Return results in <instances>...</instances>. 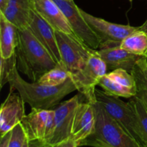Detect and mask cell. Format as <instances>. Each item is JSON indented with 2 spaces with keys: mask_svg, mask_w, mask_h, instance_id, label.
Wrapping results in <instances>:
<instances>
[{
  "mask_svg": "<svg viewBox=\"0 0 147 147\" xmlns=\"http://www.w3.org/2000/svg\"><path fill=\"white\" fill-rule=\"evenodd\" d=\"M24 102L20 93L9 91L0 108V135L11 131L26 116Z\"/></svg>",
  "mask_w": 147,
  "mask_h": 147,
  "instance_id": "obj_11",
  "label": "cell"
},
{
  "mask_svg": "<svg viewBox=\"0 0 147 147\" xmlns=\"http://www.w3.org/2000/svg\"><path fill=\"white\" fill-rule=\"evenodd\" d=\"M96 53L106 63L109 70L112 71L116 69H123L130 73L142 57L129 53L120 46L99 49L96 50Z\"/></svg>",
  "mask_w": 147,
  "mask_h": 147,
  "instance_id": "obj_14",
  "label": "cell"
},
{
  "mask_svg": "<svg viewBox=\"0 0 147 147\" xmlns=\"http://www.w3.org/2000/svg\"><path fill=\"white\" fill-rule=\"evenodd\" d=\"M139 30L144 32L145 33H146L147 34V20L143 23V24H142L140 27H139Z\"/></svg>",
  "mask_w": 147,
  "mask_h": 147,
  "instance_id": "obj_31",
  "label": "cell"
},
{
  "mask_svg": "<svg viewBox=\"0 0 147 147\" xmlns=\"http://www.w3.org/2000/svg\"><path fill=\"white\" fill-rule=\"evenodd\" d=\"M136 97L141 100L142 103L144 106L145 109L147 111V89H144V90H138Z\"/></svg>",
  "mask_w": 147,
  "mask_h": 147,
  "instance_id": "obj_27",
  "label": "cell"
},
{
  "mask_svg": "<svg viewBox=\"0 0 147 147\" xmlns=\"http://www.w3.org/2000/svg\"><path fill=\"white\" fill-rule=\"evenodd\" d=\"M15 49L17 69L32 82L57 66L50 53L39 42L30 29H17Z\"/></svg>",
  "mask_w": 147,
  "mask_h": 147,
  "instance_id": "obj_1",
  "label": "cell"
},
{
  "mask_svg": "<svg viewBox=\"0 0 147 147\" xmlns=\"http://www.w3.org/2000/svg\"><path fill=\"white\" fill-rule=\"evenodd\" d=\"M55 147H60V144L57 145V146H55Z\"/></svg>",
  "mask_w": 147,
  "mask_h": 147,
  "instance_id": "obj_33",
  "label": "cell"
},
{
  "mask_svg": "<svg viewBox=\"0 0 147 147\" xmlns=\"http://www.w3.org/2000/svg\"><path fill=\"white\" fill-rule=\"evenodd\" d=\"M10 91L17 90L24 103L31 109L50 110L58 105L67 95L77 90L71 78L63 84L57 86H44L37 82L28 83L24 80L18 70L14 72L9 82Z\"/></svg>",
  "mask_w": 147,
  "mask_h": 147,
  "instance_id": "obj_2",
  "label": "cell"
},
{
  "mask_svg": "<svg viewBox=\"0 0 147 147\" xmlns=\"http://www.w3.org/2000/svg\"><path fill=\"white\" fill-rule=\"evenodd\" d=\"M96 100L101 105L108 114L116 121L139 144L144 146L145 142L137 119L129 103L119 97L108 95L103 90H96Z\"/></svg>",
  "mask_w": 147,
  "mask_h": 147,
  "instance_id": "obj_4",
  "label": "cell"
},
{
  "mask_svg": "<svg viewBox=\"0 0 147 147\" xmlns=\"http://www.w3.org/2000/svg\"><path fill=\"white\" fill-rule=\"evenodd\" d=\"M98 86H100L103 89V91L108 95L116 97L131 98L137 94V88L125 87L112 80L106 75L101 78L98 83Z\"/></svg>",
  "mask_w": 147,
  "mask_h": 147,
  "instance_id": "obj_19",
  "label": "cell"
},
{
  "mask_svg": "<svg viewBox=\"0 0 147 147\" xmlns=\"http://www.w3.org/2000/svg\"><path fill=\"white\" fill-rule=\"evenodd\" d=\"M70 77V73L62 63L57 64L55 67L45 73L37 83L44 86H57L65 83Z\"/></svg>",
  "mask_w": 147,
  "mask_h": 147,
  "instance_id": "obj_20",
  "label": "cell"
},
{
  "mask_svg": "<svg viewBox=\"0 0 147 147\" xmlns=\"http://www.w3.org/2000/svg\"><path fill=\"white\" fill-rule=\"evenodd\" d=\"M78 95L65 101L60 102L53 108L55 112V129L49 144L57 146L70 139L76 109L80 103Z\"/></svg>",
  "mask_w": 147,
  "mask_h": 147,
  "instance_id": "obj_9",
  "label": "cell"
},
{
  "mask_svg": "<svg viewBox=\"0 0 147 147\" xmlns=\"http://www.w3.org/2000/svg\"><path fill=\"white\" fill-rule=\"evenodd\" d=\"M96 114L93 104L88 101L80 102L76 109L71 138L77 146L94 132Z\"/></svg>",
  "mask_w": 147,
  "mask_h": 147,
  "instance_id": "obj_12",
  "label": "cell"
},
{
  "mask_svg": "<svg viewBox=\"0 0 147 147\" xmlns=\"http://www.w3.org/2000/svg\"><path fill=\"white\" fill-rule=\"evenodd\" d=\"M82 16L100 41L99 49L120 46L123 39L134 32L139 27L116 24L88 14L80 8ZM98 49V50H99Z\"/></svg>",
  "mask_w": 147,
  "mask_h": 147,
  "instance_id": "obj_7",
  "label": "cell"
},
{
  "mask_svg": "<svg viewBox=\"0 0 147 147\" xmlns=\"http://www.w3.org/2000/svg\"><path fill=\"white\" fill-rule=\"evenodd\" d=\"M106 76L112 80L125 86V87L131 88H137L133 76L131 75V73H129L126 70L116 69V70H112L109 73H107Z\"/></svg>",
  "mask_w": 147,
  "mask_h": 147,
  "instance_id": "obj_24",
  "label": "cell"
},
{
  "mask_svg": "<svg viewBox=\"0 0 147 147\" xmlns=\"http://www.w3.org/2000/svg\"><path fill=\"white\" fill-rule=\"evenodd\" d=\"M129 1H132V0H129Z\"/></svg>",
  "mask_w": 147,
  "mask_h": 147,
  "instance_id": "obj_35",
  "label": "cell"
},
{
  "mask_svg": "<svg viewBox=\"0 0 147 147\" xmlns=\"http://www.w3.org/2000/svg\"><path fill=\"white\" fill-rule=\"evenodd\" d=\"M28 147H55V146H53L44 140L34 139V140H29Z\"/></svg>",
  "mask_w": 147,
  "mask_h": 147,
  "instance_id": "obj_26",
  "label": "cell"
},
{
  "mask_svg": "<svg viewBox=\"0 0 147 147\" xmlns=\"http://www.w3.org/2000/svg\"><path fill=\"white\" fill-rule=\"evenodd\" d=\"M9 0H0V11H3L9 4Z\"/></svg>",
  "mask_w": 147,
  "mask_h": 147,
  "instance_id": "obj_30",
  "label": "cell"
},
{
  "mask_svg": "<svg viewBox=\"0 0 147 147\" xmlns=\"http://www.w3.org/2000/svg\"><path fill=\"white\" fill-rule=\"evenodd\" d=\"M70 23L76 35L86 45L93 50H98L100 41L91 30L73 0H53Z\"/></svg>",
  "mask_w": 147,
  "mask_h": 147,
  "instance_id": "obj_8",
  "label": "cell"
},
{
  "mask_svg": "<svg viewBox=\"0 0 147 147\" xmlns=\"http://www.w3.org/2000/svg\"><path fill=\"white\" fill-rule=\"evenodd\" d=\"M28 28L40 43L50 53L57 64H62L61 56L57 45L55 30L32 8L30 10Z\"/></svg>",
  "mask_w": 147,
  "mask_h": 147,
  "instance_id": "obj_10",
  "label": "cell"
},
{
  "mask_svg": "<svg viewBox=\"0 0 147 147\" xmlns=\"http://www.w3.org/2000/svg\"><path fill=\"white\" fill-rule=\"evenodd\" d=\"M120 47L138 55H147V34L138 29L121 41Z\"/></svg>",
  "mask_w": 147,
  "mask_h": 147,
  "instance_id": "obj_18",
  "label": "cell"
},
{
  "mask_svg": "<svg viewBox=\"0 0 147 147\" xmlns=\"http://www.w3.org/2000/svg\"><path fill=\"white\" fill-rule=\"evenodd\" d=\"M32 7L55 30L75 34L65 16L53 0H32Z\"/></svg>",
  "mask_w": 147,
  "mask_h": 147,
  "instance_id": "obj_13",
  "label": "cell"
},
{
  "mask_svg": "<svg viewBox=\"0 0 147 147\" xmlns=\"http://www.w3.org/2000/svg\"><path fill=\"white\" fill-rule=\"evenodd\" d=\"M17 69V56L15 53L9 58L0 57V86L1 88L9 82Z\"/></svg>",
  "mask_w": 147,
  "mask_h": 147,
  "instance_id": "obj_22",
  "label": "cell"
},
{
  "mask_svg": "<svg viewBox=\"0 0 147 147\" xmlns=\"http://www.w3.org/2000/svg\"><path fill=\"white\" fill-rule=\"evenodd\" d=\"M28 142H29V140H27V142H26V143L24 144V146H23V147H28Z\"/></svg>",
  "mask_w": 147,
  "mask_h": 147,
  "instance_id": "obj_32",
  "label": "cell"
},
{
  "mask_svg": "<svg viewBox=\"0 0 147 147\" xmlns=\"http://www.w3.org/2000/svg\"><path fill=\"white\" fill-rule=\"evenodd\" d=\"M32 0H9L7 7L0 11L18 30L28 27Z\"/></svg>",
  "mask_w": 147,
  "mask_h": 147,
  "instance_id": "obj_16",
  "label": "cell"
},
{
  "mask_svg": "<svg viewBox=\"0 0 147 147\" xmlns=\"http://www.w3.org/2000/svg\"><path fill=\"white\" fill-rule=\"evenodd\" d=\"M17 28L0 12V56L9 58L15 53Z\"/></svg>",
  "mask_w": 147,
  "mask_h": 147,
  "instance_id": "obj_17",
  "label": "cell"
},
{
  "mask_svg": "<svg viewBox=\"0 0 147 147\" xmlns=\"http://www.w3.org/2000/svg\"><path fill=\"white\" fill-rule=\"evenodd\" d=\"M91 103L96 114L95 131L78 146L143 147L108 114L97 100Z\"/></svg>",
  "mask_w": 147,
  "mask_h": 147,
  "instance_id": "obj_3",
  "label": "cell"
},
{
  "mask_svg": "<svg viewBox=\"0 0 147 147\" xmlns=\"http://www.w3.org/2000/svg\"><path fill=\"white\" fill-rule=\"evenodd\" d=\"M138 90L147 89V55L142 56L131 71Z\"/></svg>",
  "mask_w": 147,
  "mask_h": 147,
  "instance_id": "obj_23",
  "label": "cell"
},
{
  "mask_svg": "<svg viewBox=\"0 0 147 147\" xmlns=\"http://www.w3.org/2000/svg\"><path fill=\"white\" fill-rule=\"evenodd\" d=\"M106 63L96 53L88 60L86 65L70 78L77 88V90L90 103L96 100V86L102 77L107 74Z\"/></svg>",
  "mask_w": 147,
  "mask_h": 147,
  "instance_id": "obj_6",
  "label": "cell"
},
{
  "mask_svg": "<svg viewBox=\"0 0 147 147\" xmlns=\"http://www.w3.org/2000/svg\"><path fill=\"white\" fill-rule=\"evenodd\" d=\"M11 131H9L4 136H1V139H0V147H8L10 137H11Z\"/></svg>",
  "mask_w": 147,
  "mask_h": 147,
  "instance_id": "obj_28",
  "label": "cell"
},
{
  "mask_svg": "<svg viewBox=\"0 0 147 147\" xmlns=\"http://www.w3.org/2000/svg\"><path fill=\"white\" fill-rule=\"evenodd\" d=\"M56 39L62 63L70 74L83 68L96 50L86 45L75 34H67L55 30Z\"/></svg>",
  "mask_w": 147,
  "mask_h": 147,
  "instance_id": "obj_5",
  "label": "cell"
},
{
  "mask_svg": "<svg viewBox=\"0 0 147 147\" xmlns=\"http://www.w3.org/2000/svg\"><path fill=\"white\" fill-rule=\"evenodd\" d=\"M27 140V134L21 122L11 130L8 147H23Z\"/></svg>",
  "mask_w": 147,
  "mask_h": 147,
  "instance_id": "obj_25",
  "label": "cell"
},
{
  "mask_svg": "<svg viewBox=\"0 0 147 147\" xmlns=\"http://www.w3.org/2000/svg\"><path fill=\"white\" fill-rule=\"evenodd\" d=\"M144 147H147V144H146V145H144Z\"/></svg>",
  "mask_w": 147,
  "mask_h": 147,
  "instance_id": "obj_34",
  "label": "cell"
},
{
  "mask_svg": "<svg viewBox=\"0 0 147 147\" xmlns=\"http://www.w3.org/2000/svg\"><path fill=\"white\" fill-rule=\"evenodd\" d=\"M50 111L32 109L31 112L24 116L22 123L29 140H44Z\"/></svg>",
  "mask_w": 147,
  "mask_h": 147,
  "instance_id": "obj_15",
  "label": "cell"
},
{
  "mask_svg": "<svg viewBox=\"0 0 147 147\" xmlns=\"http://www.w3.org/2000/svg\"><path fill=\"white\" fill-rule=\"evenodd\" d=\"M60 147H78V146L76 142L73 140V138L70 137V139L66 140L65 142L60 144Z\"/></svg>",
  "mask_w": 147,
  "mask_h": 147,
  "instance_id": "obj_29",
  "label": "cell"
},
{
  "mask_svg": "<svg viewBox=\"0 0 147 147\" xmlns=\"http://www.w3.org/2000/svg\"><path fill=\"white\" fill-rule=\"evenodd\" d=\"M129 104L133 109L137 119L145 145L147 144V111L139 98L136 96L131 98Z\"/></svg>",
  "mask_w": 147,
  "mask_h": 147,
  "instance_id": "obj_21",
  "label": "cell"
}]
</instances>
